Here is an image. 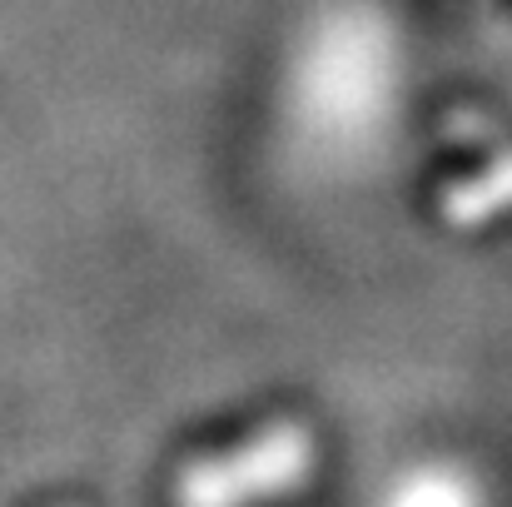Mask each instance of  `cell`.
<instances>
[{
	"instance_id": "6da1fadb",
	"label": "cell",
	"mask_w": 512,
	"mask_h": 507,
	"mask_svg": "<svg viewBox=\"0 0 512 507\" xmlns=\"http://www.w3.org/2000/svg\"><path fill=\"white\" fill-rule=\"evenodd\" d=\"M319 463L304 413H239L204 423L165 458V507H279Z\"/></svg>"
},
{
	"instance_id": "7a4b0ae2",
	"label": "cell",
	"mask_w": 512,
	"mask_h": 507,
	"mask_svg": "<svg viewBox=\"0 0 512 507\" xmlns=\"http://www.w3.org/2000/svg\"><path fill=\"white\" fill-rule=\"evenodd\" d=\"M503 5H508V10H512V0H503Z\"/></svg>"
}]
</instances>
